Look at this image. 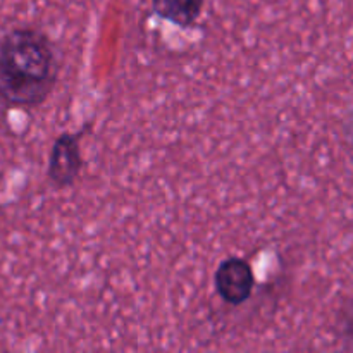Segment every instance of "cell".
Returning <instances> with one entry per match:
<instances>
[{
  "label": "cell",
  "mask_w": 353,
  "mask_h": 353,
  "mask_svg": "<svg viewBox=\"0 0 353 353\" xmlns=\"http://www.w3.org/2000/svg\"><path fill=\"white\" fill-rule=\"evenodd\" d=\"M157 16L179 28H188L202 14L203 0H152Z\"/></svg>",
  "instance_id": "obj_4"
},
{
  "label": "cell",
  "mask_w": 353,
  "mask_h": 353,
  "mask_svg": "<svg viewBox=\"0 0 353 353\" xmlns=\"http://www.w3.org/2000/svg\"><path fill=\"white\" fill-rule=\"evenodd\" d=\"M57 65L47 34L14 28L0 38V100L9 107H37L54 88Z\"/></svg>",
  "instance_id": "obj_1"
},
{
  "label": "cell",
  "mask_w": 353,
  "mask_h": 353,
  "mask_svg": "<svg viewBox=\"0 0 353 353\" xmlns=\"http://www.w3.org/2000/svg\"><path fill=\"white\" fill-rule=\"evenodd\" d=\"M216 292L221 299L230 305H241L250 299L255 286L254 269L247 261L240 257H230L223 261L217 268Z\"/></svg>",
  "instance_id": "obj_2"
},
{
  "label": "cell",
  "mask_w": 353,
  "mask_h": 353,
  "mask_svg": "<svg viewBox=\"0 0 353 353\" xmlns=\"http://www.w3.org/2000/svg\"><path fill=\"white\" fill-rule=\"evenodd\" d=\"M340 336L348 350L353 352V299L348 300L340 312Z\"/></svg>",
  "instance_id": "obj_5"
},
{
  "label": "cell",
  "mask_w": 353,
  "mask_h": 353,
  "mask_svg": "<svg viewBox=\"0 0 353 353\" xmlns=\"http://www.w3.org/2000/svg\"><path fill=\"white\" fill-rule=\"evenodd\" d=\"M78 134L62 133L55 140L48 162V179L57 188L72 185L81 171V154H79Z\"/></svg>",
  "instance_id": "obj_3"
}]
</instances>
